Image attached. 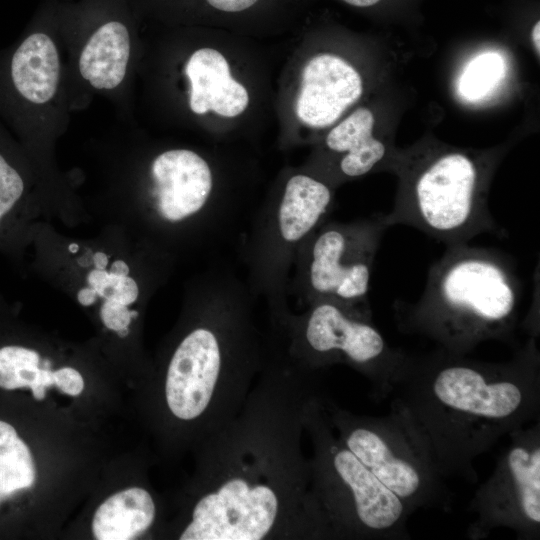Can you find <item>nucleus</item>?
Returning <instances> with one entry per match:
<instances>
[{
    "label": "nucleus",
    "instance_id": "1",
    "mask_svg": "<svg viewBox=\"0 0 540 540\" xmlns=\"http://www.w3.org/2000/svg\"><path fill=\"white\" fill-rule=\"evenodd\" d=\"M320 390L318 372L267 336L241 410L200 445L180 540H331L302 447L305 408Z\"/></svg>",
    "mask_w": 540,
    "mask_h": 540
},
{
    "label": "nucleus",
    "instance_id": "2",
    "mask_svg": "<svg viewBox=\"0 0 540 540\" xmlns=\"http://www.w3.org/2000/svg\"><path fill=\"white\" fill-rule=\"evenodd\" d=\"M530 336L504 362L442 348L411 356L392 395L428 447L443 478L477 481L475 460L539 418L540 353Z\"/></svg>",
    "mask_w": 540,
    "mask_h": 540
},
{
    "label": "nucleus",
    "instance_id": "3",
    "mask_svg": "<svg viewBox=\"0 0 540 540\" xmlns=\"http://www.w3.org/2000/svg\"><path fill=\"white\" fill-rule=\"evenodd\" d=\"M177 334L167 352L163 400L170 417L201 445L241 410L260 373L267 337L246 282L211 268L184 287Z\"/></svg>",
    "mask_w": 540,
    "mask_h": 540
},
{
    "label": "nucleus",
    "instance_id": "4",
    "mask_svg": "<svg viewBox=\"0 0 540 540\" xmlns=\"http://www.w3.org/2000/svg\"><path fill=\"white\" fill-rule=\"evenodd\" d=\"M31 268L86 310L119 338L128 337L144 307L172 274L177 260L118 226L75 237L48 222L34 226Z\"/></svg>",
    "mask_w": 540,
    "mask_h": 540
},
{
    "label": "nucleus",
    "instance_id": "5",
    "mask_svg": "<svg viewBox=\"0 0 540 540\" xmlns=\"http://www.w3.org/2000/svg\"><path fill=\"white\" fill-rule=\"evenodd\" d=\"M521 283L508 257L468 243L446 247L424 291L399 318L402 330L466 355L479 344L509 341L518 321Z\"/></svg>",
    "mask_w": 540,
    "mask_h": 540
},
{
    "label": "nucleus",
    "instance_id": "6",
    "mask_svg": "<svg viewBox=\"0 0 540 540\" xmlns=\"http://www.w3.org/2000/svg\"><path fill=\"white\" fill-rule=\"evenodd\" d=\"M140 185L120 192L104 209L106 224L172 255L207 246L237 217L217 200L209 162L188 148H171L151 158Z\"/></svg>",
    "mask_w": 540,
    "mask_h": 540
},
{
    "label": "nucleus",
    "instance_id": "7",
    "mask_svg": "<svg viewBox=\"0 0 540 540\" xmlns=\"http://www.w3.org/2000/svg\"><path fill=\"white\" fill-rule=\"evenodd\" d=\"M321 390L307 403L310 489L333 539H407L411 511L339 439Z\"/></svg>",
    "mask_w": 540,
    "mask_h": 540
},
{
    "label": "nucleus",
    "instance_id": "8",
    "mask_svg": "<svg viewBox=\"0 0 540 540\" xmlns=\"http://www.w3.org/2000/svg\"><path fill=\"white\" fill-rule=\"evenodd\" d=\"M268 335L297 365L318 372L346 365L364 376L375 398L392 395L411 355L389 345L372 316L333 300H318L269 321Z\"/></svg>",
    "mask_w": 540,
    "mask_h": 540
},
{
    "label": "nucleus",
    "instance_id": "9",
    "mask_svg": "<svg viewBox=\"0 0 540 540\" xmlns=\"http://www.w3.org/2000/svg\"><path fill=\"white\" fill-rule=\"evenodd\" d=\"M406 171L388 227L406 225L446 247L468 243L477 235H504L488 209L483 163L460 151L430 155Z\"/></svg>",
    "mask_w": 540,
    "mask_h": 540
},
{
    "label": "nucleus",
    "instance_id": "10",
    "mask_svg": "<svg viewBox=\"0 0 540 540\" xmlns=\"http://www.w3.org/2000/svg\"><path fill=\"white\" fill-rule=\"evenodd\" d=\"M333 192L305 173L289 176L281 189L254 214L241 246L247 287L263 297L269 321L289 310L288 285L299 247L331 213Z\"/></svg>",
    "mask_w": 540,
    "mask_h": 540
},
{
    "label": "nucleus",
    "instance_id": "11",
    "mask_svg": "<svg viewBox=\"0 0 540 540\" xmlns=\"http://www.w3.org/2000/svg\"><path fill=\"white\" fill-rule=\"evenodd\" d=\"M323 406L339 439L411 513L450 507L452 495L428 447L393 400L384 416L353 413L326 394Z\"/></svg>",
    "mask_w": 540,
    "mask_h": 540
},
{
    "label": "nucleus",
    "instance_id": "12",
    "mask_svg": "<svg viewBox=\"0 0 540 540\" xmlns=\"http://www.w3.org/2000/svg\"><path fill=\"white\" fill-rule=\"evenodd\" d=\"M388 228L384 214L348 222L324 221L296 253L288 295L303 307L327 299L372 316L370 279Z\"/></svg>",
    "mask_w": 540,
    "mask_h": 540
},
{
    "label": "nucleus",
    "instance_id": "13",
    "mask_svg": "<svg viewBox=\"0 0 540 540\" xmlns=\"http://www.w3.org/2000/svg\"><path fill=\"white\" fill-rule=\"evenodd\" d=\"M490 477L469 503L474 516L467 534L483 539L498 528L521 539L540 536V420L511 432Z\"/></svg>",
    "mask_w": 540,
    "mask_h": 540
},
{
    "label": "nucleus",
    "instance_id": "14",
    "mask_svg": "<svg viewBox=\"0 0 540 540\" xmlns=\"http://www.w3.org/2000/svg\"><path fill=\"white\" fill-rule=\"evenodd\" d=\"M61 60L55 40L31 30L0 57V111L22 137L58 94Z\"/></svg>",
    "mask_w": 540,
    "mask_h": 540
},
{
    "label": "nucleus",
    "instance_id": "15",
    "mask_svg": "<svg viewBox=\"0 0 540 540\" xmlns=\"http://www.w3.org/2000/svg\"><path fill=\"white\" fill-rule=\"evenodd\" d=\"M43 213L39 160L0 125V252L21 265Z\"/></svg>",
    "mask_w": 540,
    "mask_h": 540
},
{
    "label": "nucleus",
    "instance_id": "16",
    "mask_svg": "<svg viewBox=\"0 0 540 540\" xmlns=\"http://www.w3.org/2000/svg\"><path fill=\"white\" fill-rule=\"evenodd\" d=\"M362 92L361 76L346 60L333 54L316 55L302 71L295 108L297 117L311 128L328 127Z\"/></svg>",
    "mask_w": 540,
    "mask_h": 540
},
{
    "label": "nucleus",
    "instance_id": "17",
    "mask_svg": "<svg viewBox=\"0 0 540 540\" xmlns=\"http://www.w3.org/2000/svg\"><path fill=\"white\" fill-rule=\"evenodd\" d=\"M184 72L189 81V107L195 114L213 111L223 117H236L249 103L246 88L230 73L226 58L212 48L196 50Z\"/></svg>",
    "mask_w": 540,
    "mask_h": 540
},
{
    "label": "nucleus",
    "instance_id": "18",
    "mask_svg": "<svg viewBox=\"0 0 540 540\" xmlns=\"http://www.w3.org/2000/svg\"><path fill=\"white\" fill-rule=\"evenodd\" d=\"M132 41L127 25L118 20H105L91 31L77 57L81 78L97 91H113L125 80Z\"/></svg>",
    "mask_w": 540,
    "mask_h": 540
},
{
    "label": "nucleus",
    "instance_id": "19",
    "mask_svg": "<svg viewBox=\"0 0 540 540\" xmlns=\"http://www.w3.org/2000/svg\"><path fill=\"white\" fill-rule=\"evenodd\" d=\"M373 127V113L358 108L326 136L327 149L340 156L338 169L344 177L368 174L386 157L387 147L373 136Z\"/></svg>",
    "mask_w": 540,
    "mask_h": 540
},
{
    "label": "nucleus",
    "instance_id": "20",
    "mask_svg": "<svg viewBox=\"0 0 540 540\" xmlns=\"http://www.w3.org/2000/svg\"><path fill=\"white\" fill-rule=\"evenodd\" d=\"M156 503L148 490L131 487L105 500L96 510L92 531L98 540H130L153 525Z\"/></svg>",
    "mask_w": 540,
    "mask_h": 540
},
{
    "label": "nucleus",
    "instance_id": "21",
    "mask_svg": "<svg viewBox=\"0 0 540 540\" xmlns=\"http://www.w3.org/2000/svg\"><path fill=\"white\" fill-rule=\"evenodd\" d=\"M36 477L32 454L16 429L0 420V504L30 488Z\"/></svg>",
    "mask_w": 540,
    "mask_h": 540
},
{
    "label": "nucleus",
    "instance_id": "22",
    "mask_svg": "<svg viewBox=\"0 0 540 540\" xmlns=\"http://www.w3.org/2000/svg\"><path fill=\"white\" fill-rule=\"evenodd\" d=\"M43 360L40 353L27 345L9 342L0 345V388L31 389L37 381Z\"/></svg>",
    "mask_w": 540,
    "mask_h": 540
},
{
    "label": "nucleus",
    "instance_id": "23",
    "mask_svg": "<svg viewBox=\"0 0 540 540\" xmlns=\"http://www.w3.org/2000/svg\"><path fill=\"white\" fill-rule=\"evenodd\" d=\"M505 70V60L499 53L489 51L477 55L458 80V94L467 102L487 97L503 79Z\"/></svg>",
    "mask_w": 540,
    "mask_h": 540
},
{
    "label": "nucleus",
    "instance_id": "24",
    "mask_svg": "<svg viewBox=\"0 0 540 540\" xmlns=\"http://www.w3.org/2000/svg\"><path fill=\"white\" fill-rule=\"evenodd\" d=\"M54 384L65 394L79 395L84 389L82 375L74 368L65 366L54 371Z\"/></svg>",
    "mask_w": 540,
    "mask_h": 540
},
{
    "label": "nucleus",
    "instance_id": "25",
    "mask_svg": "<svg viewBox=\"0 0 540 540\" xmlns=\"http://www.w3.org/2000/svg\"><path fill=\"white\" fill-rule=\"evenodd\" d=\"M51 368V360L49 358H44L41 373L36 383L30 389L36 400L44 399L46 388L54 384V371Z\"/></svg>",
    "mask_w": 540,
    "mask_h": 540
},
{
    "label": "nucleus",
    "instance_id": "26",
    "mask_svg": "<svg viewBox=\"0 0 540 540\" xmlns=\"http://www.w3.org/2000/svg\"><path fill=\"white\" fill-rule=\"evenodd\" d=\"M214 10L239 13L253 8L259 0H204Z\"/></svg>",
    "mask_w": 540,
    "mask_h": 540
},
{
    "label": "nucleus",
    "instance_id": "27",
    "mask_svg": "<svg viewBox=\"0 0 540 540\" xmlns=\"http://www.w3.org/2000/svg\"><path fill=\"white\" fill-rule=\"evenodd\" d=\"M531 39L533 46L535 48V51L537 54H540V21H537L531 31Z\"/></svg>",
    "mask_w": 540,
    "mask_h": 540
},
{
    "label": "nucleus",
    "instance_id": "28",
    "mask_svg": "<svg viewBox=\"0 0 540 540\" xmlns=\"http://www.w3.org/2000/svg\"><path fill=\"white\" fill-rule=\"evenodd\" d=\"M352 6L356 7H369L377 4L380 0H342Z\"/></svg>",
    "mask_w": 540,
    "mask_h": 540
}]
</instances>
